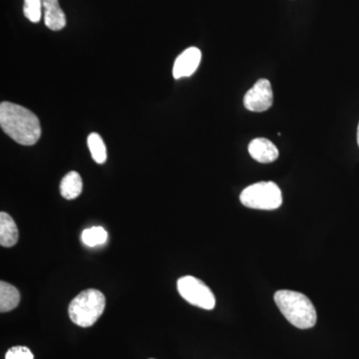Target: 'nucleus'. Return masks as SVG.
<instances>
[{
	"label": "nucleus",
	"instance_id": "obj_1",
	"mask_svg": "<svg viewBox=\"0 0 359 359\" xmlns=\"http://www.w3.org/2000/svg\"><path fill=\"white\" fill-rule=\"evenodd\" d=\"M0 126L4 133L23 146L34 145L41 136L39 118L32 111L18 104H0Z\"/></svg>",
	"mask_w": 359,
	"mask_h": 359
},
{
	"label": "nucleus",
	"instance_id": "obj_11",
	"mask_svg": "<svg viewBox=\"0 0 359 359\" xmlns=\"http://www.w3.org/2000/svg\"><path fill=\"white\" fill-rule=\"evenodd\" d=\"M83 182L77 172L66 174L60 183V193L66 200L76 199L82 192Z\"/></svg>",
	"mask_w": 359,
	"mask_h": 359
},
{
	"label": "nucleus",
	"instance_id": "obj_7",
	"mask_svg": "<svg viewBox=\"0 0 359 359\" xmlns=\"http://www.w3.org/2000/svg\"><path fill=\"white\" fill-rule=\"evenodd\" d=\"M201 59H202V52L197 47H190L183 53L180 54L175 61L173 68L175 79L189 77L194 74L199 67Z\"/></svg>",
	"mask_w": 359,
	"mask_h": 359
},
{
	"label": "nucleus",
	"instance_id": "obj_5",
	"mask_svg": "<svg viewBox=\"0 0 359 359\" xmlns=\"http://www.w3.org/2000/svg\"><path fill=\"white\" fill-rule=\"evenodd\" d=\"M180 295L192 306L211 311L216 306V299L210 287L199 278L186 276L177 283Z\"/></svg>",
	"mask_w": 359,
	"mask_h": 359
},
{
	"label": "nucleus",
	"instance_id": "obj_9",
	"mask_svg": "<svg viewBox=\"0 0 359 359\" xmlns=\"http://www.w3.org/2000/svg\"><path fill=\"white\" fill-rule=\"evenodd\" d=\"M44 8V22L49 29L58 32L66 25L65 14L59 6L58 0H42Z\"/></svg>",
	"mask_w": 359,
	"mask_h": 359
},
{
	"label": "nucleus",
	"instance_id": "obj_14",
	"mask_svg": "<svg viewBox=\"0 0 359 359\" xmlns=\"http://www.w3.org/2000/svg\"><path fill=\"white\" fill-rule=\"evenodd\" d=\"M107 231L102 226H93V228L87 229L82 233V242L90 248L105 244L107 242Z\"/></svg>",
	"mask_w": 359,
	"mask_h": 359
},
{
	"label": "nucleus",
	"instance_id": "obj_6",
	"mask_svg": "<svg viewBox=\"0 0 359 359\" xmlns=\"http://www.w3.org/2000/svg\"><path fill=\"white\" fill-rule=\"evenodd\" d=\"M273 93L268 79H259L245 93L244 105L252 112H264L273 106Z\"/></svg>",
	"mask_w": 359,
	"mask_h": 359
},
{
	"label": "nucleus",
	"instance_id": "obj_4",
	"mask_svg": "<svg viewBox=\"0 0 359 359\" xmlns=\"http://www.w3.org/2000/svg\"><path fill=\"white\" fill-rule=\"evenodd\" d=\"M240 200L250 209L273 211L283 204V195L280 187L273 182H259L245 188Z\"/></svg>",
	"mask_w": 359,
	"mask_h": 359
},
{
	"label": "nucleus",
	"instance_id": "obj_12",
	"mask_svg": "<svg viewBox=\"0 0 359 359\" xmlns=\"http://www.w3.org/2000/svg\"><path fill=\"white\" fill-rule=\"evenodd\" d=\"M20 302V294L11 283H0V311L7 313L18 308Z\"/></svg>",
	"mask_w": 359,
	"mask_h": 359
},
{
	"label": "nucleus",
	"instance_id": "obj_17",
	"mask_svg": "<svg viewBox=\"0 0 359 359\" xmlns=\"http://www.w3.org/2000/svg\"><path fill=\"white\" fill-rule=\"evenodd\" d=\"M358 143L359 146V124H358Z\"/></svg>",
	"mask_w": 359,
	"mask_h": 359
},
{
	"label": "nucleus",
	"instance_id": "obj_13",
	"mask_svg": "<svg viewBox=\"0 0 359 359\" xmlns=\"http://www.w3.org/2000/svg\"><path fill=\"white\" fill-rule=\"evenodd\" d=\"M87 144L93 160L98 164H104L107 160V149L102 137L97 133H91L87 139Z\"/></svg>",
	"mask_w": 359,
	"mask_h": 359
},
{
	"label": "nucleus",
	"instance_id": "obj_15",
	"mask_svg": "<svg viewBox=\"0 0 359 359\" xmlns=\"http://www.w3.org/2000/svg\"><path fill=\"white\" fill-rule=\"evenodd\" d=\"M42 8H43L42 0H25L23 13L25 18L33 23L39 22L41 20Z\"/></svg>",
	"mask_w": 359,
	"mask_h": 359
},
{
	"label": "nucleus",
	"instance_id": "obj_3",
	"mask_svg": "<svg viewBox=\"0 0 359 359\" xmlns=\"http://www.w3.org/2000/svg\"><path fill=\"white\" fill-rule=\"evenodd\" d=\"M105 306V295L100 290H85L70 302L68 313L78 327H89L102 316Z\"/></svg>",
	"mask_w": 359,
	"mask_h": 359
},
{
	"label": "nucleus",
	"instance_id": "obj_8",
	"mask_svg": "<svg viewBox=\"0 0 359 359\" xmlns=\"http://www.w3.org/2000/svg\"><path fill=\"white\" fill-rule=\"evenodd\" d=\"M249 153L252 159L263 164L275 162L278 158V148L266 138H257L250 142Z\"/></svg>",
	"mask_w": 359,
	"mask_h": 359
},
{
	"label": "nucleus",
	"instance_id": "obj_2",
	"mask_svg": "<svg viewBox=\"0 0 359 359\" xmlns=\"http://www.w3.org/2000/svg\"><path fill=\"white\" fill-rule=\"evenodd\" d=\"M275 302L285 318L301 330H309L318 320L316 308L306 295L294 290H282L275 294Z\"/></svg>",
	"mask_w": 359,
	"mask_h": 359
},
{
	"label": "nucleus",
	"instance_id": "obj_18",
	"mask_svg": "<svg viewBox=\"0 0 359 359\" xmlns=\"http://www.w3.org/2000/svg\"><path fill=\"white\" fill-rule=\"evenodd\" d=\"M150 359H154V358H150Z\"/></svg>",
	"mask_w": 359,
	"mask_h": 359
},
{
	"label": "nucleus",
	"instance_id": "obj_10",
	"mask_svg": "<svg viewBox=\"0 0 359 359\" xmlns=\"http://www.w3.org/2000/svg\"><path fill=\"white\" fill-rule=\"evenodd\" d=\"M20 238L18 226L14 219L7 212L0 214V245L11 248L16 245Z\"/></svg>",
	"mask_w": 359,
	"mask_h": 359
},
{
	"label": "nucleus",
	"instance_id": "obj_16",
	"mask_svg": "<svg viewBox=\"0 0 359 359\" xmlns=\"http://www.w3.org/2000/svg\"><path fill=\"white\" fill-rule=\"evenodd\" d=\"M6 359H34V356L28 347L14 346L8 349L6 354Z\"/></svg>",
	"mask_w": 359,
	"mask_h": 359
}]
</instances>
